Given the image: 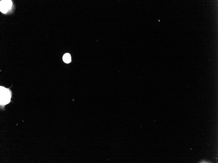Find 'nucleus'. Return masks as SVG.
<instances>
[{"mask_svg":"<svg viewBox=\"0 0 218 163\" xmlns=\"http://www.w3.org/2000/svg\"><path fill=\"white\" fill-rule=\"evenodd\" d=\"M0 92H1V101H0V105L1 108L4 107L10 102L12 97V93L10 90L2 86L0 87Z\"/></svg>","mask_w":218,"mask_h":163,"instance_id":"nucleus-1","label":"nucleus"},{"mask_svg":"<svg viewBox=\"0 0 218 163\" xmlns=\"http://www.w3.org/2000/svg\"><path fill=\"white\" fill-rule=\"evenodd\" d=\"M12 2L10 1H2L1 2V11L3 13H6L11 8Z\"/></svg>","mask_w":218,"mask_h":163,"instance_id":"nucleus-2","label":"nucleus"},{"mask_svg":"<svg viewBox=\"0 0 218 163\" xmlns=\"http://www.w3.org/2000/svg\"><path fill=\"white\" fill-rule=\"evenodd\" d=\"M63 60L66 63H70L71 61L70 54L68 53H66L64 54L63 57Z\"/></svg>","mask_w":218,"mask_h":163,"instance_id":"nucleus-3","label":"nucleus"}]
</instances>
